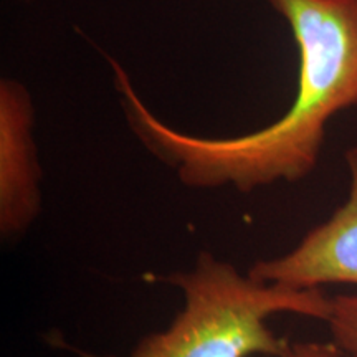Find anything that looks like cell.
<instances>
[{
	"mask_svg": "<svg viewBox=\"0 0 357 357\" xmlns=\"http://www.w3.org/2000/svg\"><path fill=\"white\" fill-rule=\"evenodd\" d=\"M331 326L334 344L357 357V294H341L331 300Z\"/></svg>",
	"mask_w": 357,
	"mask_h": 357,
	"instance_id": "obj_5",
	"label": "cell"
},
{
	"mask_svg": "<svg viewBox=\"0 0 357 357\" xmlns=\"http://www.w3.org/2000/svg\"><path fill=\"white\" fill-rule=\"evenodd\" d=\"M164 281L184 291V310L166 331L146 336L128 357H284L291 344L275 336L268 318L278 312L324 321L331 316V300L319 288L261 283L208 252L200 253L192 271Z\"/></svg>",
	"mask_w": 357,
	"mask_h": 357,
	"instance_id": "obj_2",
	"label": "cell"
},
{
	"mask_svg": "<svg viewBox=\"0 0 357 357\" xmlns=\"http://www.w3.org/2000/svg\"><path fill=\"white\" fill-rule=\"evenodd\" d=\"M40 212V166L33 141V105L13 79L0 83V230L15 238Z\"/></svg>",
	"mask_w": 357,
	"mask_h": 357,
	"instance_id": "obj_4",
	"label": "cell"
},
{
	"mask_svg": "<svg viewBox=\"0 0 357 357\" xmlns=\"http://www.w3.org/2000/svg\"><path fill=\"white\" fill-rule=\"evenodd\" d=\"M347 164L351 189L346 204L288 255L257 261L248 271L253 280L298 289L326 283L357 284V146L347 153Z\"/></svg>",
	"mask_w": 357,
	"mask_h": 357,
	"instance_id": "obj_3",
	"label": "cell"
},
{
	"mask_svg": "<svg viewBox=\"0 0 357 357\" xmlns=\"http://www.w3.org/2000/svg\"><path fill=\"white\" fill-rule=\"evenodd\" d=\"M284 357H342L336 344H321V342H296L289 347Z\"/></svg>",
	"mask_w": 357,
	"mask_h": 357,
	"instance_id": "obj_6",
	"label": "cell"
},
{
	"mask_svg": "<svg viewBox=\"0 0 357 357\" xmlns=\"http://www.w3.org/2000/svg\"><path fill=\"white\" fill-rule=\"evenodd\" d=\"M291 29L300 53L296 98L278 121L234 137L176 131L147 109L131 79L111 63L134 132L189 187L240 192L294 182L316 166L326 124L357 105V0H268Z\"/></svg>",
	"mask_w": 357,
	"mask_h": 357,
	"instance_id": "obj_1",
	"label": "cell"
}]
</instances>
